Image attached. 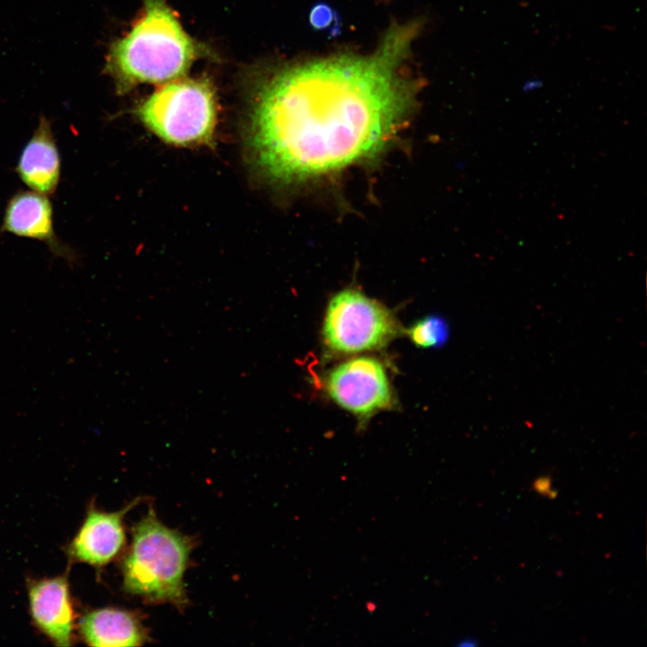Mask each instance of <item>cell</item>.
<instances>
[{
  "label": "cell",
  "instance_id": "7a4b0ae2",
  "mask_svg": "<svg viewBox=\"0 0 647 647\" xmlns=\"http://www.w3.org/2000/svg\"><path fill=\"white\" fill-rule=\"evenodd\" d=\"M201 52L164 0H144L131 30L111 45L104 70L124 94L140 84L178 79Z\"/></svg>",
  "mask_w": 647,
  "mask_h": 647
},
{
  "label": "cell",
  "instance_id": "52a82bcc",
  "mask_svg": "<svg viewBox=\"0 0 647 647\" xmlns=\"http://www.w3.org/2000/svg\"><path fill=\"white\" fill-rule=\"evenodd\" d=\"M13 234L43 243L56 257L68 265L78 263L75 250L63 243L56 235L53 207L48 196L33 191H19L7 201L0 235Z\"/></svg>",
  "mask_w": 647,
  "mask_h": 647
},
{
  "label": "cell",
  "instance_id": "277c9868",
  "mask_svg": "<svg viewBox=\"0 0 647 647\" xmlns=\"http://www.w3.org/2000/svg\"><path fill=\"white\" fill-rule=\"evenodd\" d=\"M136 114L165 143L212 145L217 115L215 88L206 77L175 79L146 98Z\"/></svg>",
  "mask_w": 647,
  "mask_h": 647
},
{
  "label": "cell",
  "instance_id": "8fae6325",
  "mask_svg": "<svg viewBox=\"0 0 647 647\" xmlns=\"http://www.w3.org/2000/svg\"><path fill=\"white\" fill-rule=\"evenodd\" d=\"M82 637L92 646H141L150 641L142 616L136 611L102 607L84 616Z\"/></svg>",
  "mask_w": 647,
  "mask_h": 647
},
{
  "label": "cell",
  "instance_id": "5b68a950",
  "mask_svg": "<svg viewBox=\"0 0 647 647\" xmlns=\"http://www.w3.org/2000/svg\"><path fill=\"white\" fill-rule=\"evenodd\" d=\"M398 333L399 324L394 314L358 290L344 289L337 293L326 307L323 339L332 353L378 350Z\"/></svg>",
  "mask_w": 647,
  "mask_h": 647
},
{
  "label": "cell",
  "instance_id": "8992f818",
  "mask_svg": "<svg viewBox=\"0 0 647 647\" xmlns=\"http://www.w3.org/2000/svg\"><path fill=\"white\" fill-rule=\"evenodd\" d=\"M325 389L332 401L361 421L397 404L384 366L370 357L351 359L332 368Z\"/></svg>",
  "mask_w": 647,
  "mask_h": 647
},
{
  "label": "cell",
  "instance_id": "9a60e30c",
  "mask_svg": "<svg viewBox=\"0 0 647 647\" xmlns=\"http://www.w3.org/2000/svg\"><path fill=\"white\" fill-rule=\"evenodd\" d=\"M459 646L468 647V646H474L476 645L475 640L473 639H465L458 643Z\"/></svg>",
  "mask_w": 647,
  "mask_h": 647
},
{
  "label": "cell",
  "instance_id": "3957f363",
  "mask_svg": "<svg viewBox=\"0 0 647 647\" xmlns=\"http://www.w3.org/2000/svg\"><path fill=\"white\" fill-rule=\"evenodd\" d=\"M194 540L162 523L154 509L135 524L122 563L124 589L146 602L188 605L184 575Z\"/></svg>",
  "mask_w": 647,
  "mask_h": 647
},
{
  "label": "cell",
  "instance_id": "ba28073f",
  "mask_svg": "<svg viewBox=\"0 0 647 647\" xmlns=\"http://www.w3.org/2000/svg\"><path fill=\"white\" fill-rule=\"evenodd\" d=\"M140 501L141 498H136L115 512H105L95 508L89 510L69 546L72 558L94 566H102L112 561L126 541L124 517Z\"/></svg>",
  "mask_w": 647,
  "mask_h": 647
},
{
  "label": "cell",
  "instance_id": "4fadbf2b",
  "mask_svg": "<svg viewBox=\"0 0 647 647\" xmlns=\"http://www.w3.org/2000/svg\"><path fill=\"white\" fill-rule=\"evenodd\" d=\"M309 22L317 31H324L331 35L338 33L339 21L336 12L327 4H316L309 13Z\"/></svg>",
  "mask_w": 647,
  "mask_h": 647
},
{
  "label": "cell",
  "instance_id": "7c38bea8",
  "mask_svg": "<svg viewBox=\"0 0 647 647\" xmlns=\"http://www.w3.org/2000/svg\"><path fill=\"white\" fill-rule=\"evenodd\" d=\"M407 332L416 346L438 348L446 343L449 329L444 318L439 315H430L414 323Z\"/></svg>",
  "mask_w": 647,
  "mask_h": 647
},
{
  "label": "cell",
  "instance_id": "9c48e42d",
  "mask_svg": "<svg viewBox=\"0 0 647 647\" xmlns=\"http://www.w3.org/2000/svg\"><path fill=\"white\" fill-rule=\"evenodd\" d=\"M31 616L56 645L69 646L74 639L75 611L66 577L44 579L29 590Z\"/></svg>",
  "mask_w": 647,
  "mask_h": 647
},
{
  "label": "cell",
  "instance_id": "30bf717a",
  "mask_svg": "<svg viewBox=\"0 0 647 647\" xmlns=\"http://www.w3.org/2000/svg\"><path fill=\"white\" fill-rule=\"evenodd\" d=\"M20 180L31 191L55 193L61 175V158L50 121L45 117L22 147L15 166Z\"/></svg>",
  "mask_w": 647,
  "mask_h": 647
},
{
  "label": "cell",
  "instance_id": "6da1fadb",
  "mask_svg": "<svg viewBox=\"0 0 647 647\" xmlns=\"http://www.w3.org/2000/svg\"><path fill=\"white\" fill-rule=\"evenodd\" d=\"M420 29L394 22L369 54L310 58L270 75L248 136L260 173L295 184L377 156L416 104L421 84L407 63Z\"/></svg>",
  "mask_w": 647,
  "mask_h": 647
},
{
  "label": "cell",
  "instance_id": "5bb4252c",
  "mask_svg": "<svg viewBox=\"0 0 647 647\" xmlns=\"http://www.w3.org/2000/svg\"><path fill=\"white\" fill-rule=\"evenodd\" d=\"M534 489L544 495H554L551 490V480L548 477H540L534 483Z\"/></svg>",
  "mask_w": 647,
  "mask_h": 647
}]
</instances>
